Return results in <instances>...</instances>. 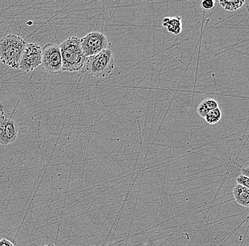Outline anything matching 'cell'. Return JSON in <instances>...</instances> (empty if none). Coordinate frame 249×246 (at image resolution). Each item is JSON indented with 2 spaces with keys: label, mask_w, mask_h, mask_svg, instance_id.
<instances>
[{
  "label": "cell",
  "mask_w": 249,
  "mask_h": 246,
  "mask_svg": "<svg viewBox=\"0 0 249 246\" xmlns=\"http://www.w3.org/2000/svg\"><path fill=\"white\" fill-rule=\"evenodd\" d=\"M62 61V71L75 72L85 67L86 57L80 44V38L70 37L60 45Z\"/></svg>",
  "instance_id": "cell-1"
},
{
  "label": "cell",
  "mask_w": 249,
  "mask_h": 246,
  "mask_svg": "<svg viewBox=\"0 0 249 246\" xmlns=\"http://www.w3.org/2000/svg\"><path fill=\"white\" fill-rule=\"evenodd\" d=\"M26 42L19 36L8 34L0 40V62L12 69H19Z\"/></svg>",
  "instance_id": "cell-2"
},
{
  "label": "cell",
  "mask_w": 249,
  "mask_h": 246,
  "mask_svg": "<svg viewBox=\"0 0 249 246\" xmlns=\"http://www.w3.org/2000/svg\"><path fill=\"white\" fill-rule=\"evenodd\" d=\"M84 68L93 77L105 78L114 69L113 53L107 48L97 55L87 57Z\"/></svg>",
  "instance_id": "cell-3"
},
{
  "label": "cell",
  "mask_w": 249,
  "mask_h": 246,
  "mask_svg": "<svg viewBox=\"0 0 249 246\" xmlns=\"http://www.w3.org/2000/svg\"><path fill=\"white\" fill-rule=\"evenodd\" d=\"M42 69L51 74H58L62 71L60 46L48 43L42 48Z\"/></svg>",
  "instance_id": "cell-4"
},
{
  "label": "cell",
  "mask_w": 249,
  "mask_h": 246,
  "mask_svg": "<svg viewBox=\"0 0 249 246\" xmlns=\"http://www.w3.org/2000/svg\"><path fill=\"white\" fill-rule=\"evenodd\" d=\"M80 44L86 57H88L97 55L107 50L108 41L102 33L93 32L80 38Z\"/></svg>",
  "instance_id": "cell-5"
},
{
  "label": "cell",
  "mask_w": 249,
  "mask_h": 246,
  "mask_svg": "<svg viewBox=\"0 0 249 246\" xmlns=\"http://www.w3.org/2000/svg\"><path fill=\"white\" fill-rule=\"evenodd\" d=\"M42 48L38 43H27L21 56L19 69L31 72L38 68L42 63Z\"/></svg>",
  "instance_id": "cell-6"
},
{
  "label": "cell",
  "mask_w": 249,
  "mask_h": 246,
  "mask_svg": "<svg viewBox=\"0 0 249 246\" xmlns=\"http://www.w3.org/2000/svg\"><path fill=\"white\" fill-rule=\"evenodd\" d=\"M12 116L7 117L5 115L0 117V145L8 146L15 143L18 138V124Z\"/></svg>",
  "instance_id": "cell-7"
},
{
  "label": "cell",
  "mask_w": 249,
  "mask_h": 246,
  "mask_svg": "<svg viewBox=\"0 0 249 246\" xmlns=\"http://www.w3.org/2000/svg\"><path fill=\"white\" fill-rule=\"evenodd\" d=\"M162 26L173 35L178 36L183 31L182 19L180 17H165L162 20Z\"/></svg>",
  "instance_id": "cell-8"
},
{
  "label": "cell",
  "mask_w": 249,
  "mask_h": 246,
  "mask_svg": "<svg viewBox=\"0 0 249 246\" xmlns=\"http://www.w3.org/2000/svg\"><path fill=\"white\" fill-rule=\"evenodd\" d=\"M233 195L239 205L249 207V189L247 188L238 184L233 188Z\"/></svg>",
  "instance_id": "cell-9"
},
{
  "label": "cell",
  "mask_w": 249,
  "mask_h": 246,
  "mask_svg": "<svg viewBox=\"0 0 249 246\" xmlns=\"http://www.w3.org/2000/svg\"><path fill=\"white\" fill-rule=\"evenodd\" d=\"M219 4L227 12H235L243 7L245 1H219Z\"/></svg>",
  "instance_id": "cell-10"
},
{
  "label": "cell",
  "mask_w": 249,
  "mask_h": 246,
  "mask_svg": "<svg viewBox=\"0 0 249 246\" xmlns=\"http://www.w3.org/2000/svg\"><path fill=\"white\" fill-rule=\"evenodd\" d=\"M222 112H221L220 109H215V110H212L209 113L207 114L205 116V119L206 122L210 125H214V124H217L221 119H222Z\"/></svg>",
  "instance_id": "cell-11"
},
{
  "label": "cell",
  "mask_w": 249,
  "mask_h": 246,
  "mask_svg": "<svg viewBox=\"0 0 249 246\" xmlns=\"http://www.w3.org/2000/svg\"><path fill=\"white\" fill-rule=\"evenodd\" d=\"M210 110H208V107H206L205 104L204 103L203 101L200 102V104L197 106V112L199 116L205 119V116H207L208 113L210 112Z\"/></svg>",
  "instance_id": "cell-12"
},
{
  "label": "cell",
  "mask_w": 249,
  "mask_h": 246,
  "mask_svg": "<svg viewBox=\"0 0 249 246\" xmlns=\"http://www.w3.org/2000/svg\"><path fill=\"white\" fill-rule=\"evenodd\" d=\"M215 5V1L214 0H203L202 1L201 6L202 9L205 11L212 10Z\"/></svg>",
  "instance_id": "cell-13"
},
{
  "label": "cell",
  "mask_w": 249,
  "mask_h": 246,
  "mask_svg": "<svg viewBox=\"0 0 249 246\" xmlns=\"http://www.w3.org/2000/svg\"><path fill=\"white\" fill-rule=\"evenodd\" d=\"M203 102L210 111L215 110V109L219 107V106H218V102L217 101L214 100V99H210V98H209V99H205V100H203Z\"/></svg>",
  "instance_id": "cell-14"
},
{
  "label": "cell",
  "mask_w": 249,
  "mask_h": 246,
  "mask_svg": "<svg viewBox=\"0 0 249 246\" xmlns=\"http://www.w3.org/2000/svg\"><path fill=\"white\" fill-rule=\"evenodd\" d=\"M236 182L239 185L245 187L247 189H249V178L246 176L241 175L236 178Z\"/></svg>",
  "instance_id": "cell-15"
},
{
  "label": "cell",
  "mask_w": 249,
  "mask_h": 246,
  "mask_svg": "<svg viewBox=\"0 0 249 246\" xmlns=\"http://www.w3.org/2000/svg\"><path fill=\"white\" fill-rule=\"evenodd\" d=\"M0 246H15L13 243L7 239V238H2L0 240Z\"/></svg>",
  "instance_id": "cell-16"
},
{
  "label": "cell",
  "mask_w": 249,
  "mask_h": 246,
  "mask_svg": "<svg viewBox=\"0 0 249 246\" xmlns=\"http://www.w3.org/2000/svg\"><path fill=\"white\" fill-rule=\"evenodd\" d=\"M241 175L246 176L249 178V166H247L241 170Z\"/></svg>",
  "instance_id": "cell-17"
},
{
  "label": "cell",
  "mask_w": 249,
  "mask_h": 246,
  "mask_svg": "<svg viewBox=\"0 0 249 246\" xmlns=\"http://www.w3.org/2000/svg\"><path fill=\"white\" fill-rule=\"evenodd\" d=\"M4 107H3L2 104H1V102H0V117H1V116H4Z\"/></svg>",
  "instance_id": "cell-18"
},
{
  "label": "cell",
  "mask_w": 249,
  "mask_h": 246,
  "mask_svg": "<svg viewBox=\"0 0 249 246\" xmlns=\"http://www.w3.org/2000/svg\"><path fill=\"white\" fill-rule=\"evenodd\" d=\"M44 246H56L53 245V244H48V245Z\"/></svg>",
  "instance_id": "cell-19"
}]
</instances>
